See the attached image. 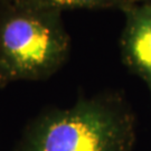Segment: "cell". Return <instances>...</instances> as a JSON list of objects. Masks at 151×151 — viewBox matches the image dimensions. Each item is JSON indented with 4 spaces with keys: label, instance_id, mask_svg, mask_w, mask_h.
I'll return each mask as SVG.
<instances>
[{
    "label": "cell",
    "instance_id": "1",
    "mask_svg": "<svg viewBox=\"0 0 151 151\" xmlns=\"http://www.w3.org/2000/svg\"><path fill=\"white\" fill-rule=\"evenodd\" d=\"M133 119L116 94L82 99L73 106L39 115L18 151H130Z\"/></svg>",
    "mask_w": 151,
    "mask_h": 151
},
{
    "label": "cell",
    "instance_id": "2",
    "mask_svg": "<svg viewBox=\"0 0 151 151\" xmlns=\"http://www.w3.org/2000/svg\"><path fill=\"white\" fill-rule=\"evenodd\" d=\"M70 50L62 12L11 1L0 5V87L48 78L66 63Z\"/></svg>",
    "mask_w": 151,
    "mask_h": 151
},
{
    "label": "cell",
    "instance_id": "3",
    "mask_svg": "<svg viewBox=\"0 0 151 151\" xmlns=\"http://www.w3.org/2000/svg\"><path fill=\"white\" fill-rule=\"evenodd\" d=\"M121 10L125 19L120 38L122 60L151 94V0H131Z\"/></svg>",
    "mask_w": 151,
    "mask_h": 151
},
{
    "label": "cell",
    "instance_id": "4",
    "mask_svg": "<svg viewBox=\"0 0 151 151\" xmlns=\"http://www.w3.org/2000/svg\"><path fill=\"white\" fill-rule=\"evenodd\" d=\"M18 5L36 9L63 12L73 9H121L131 0H8ZM7 1V2H8Z\"/></svg>",
    "mask_w": 151,
    "mask_h": 151
},
{
    "label": "cell",
    "instance_id": "5",
    "mask_svg": "<svg viewBox=\"0 0 151 151\" xmlns=\"http://www.w3.org/2000/svg\"><path fill=\"white\" fill-rule=\"evenodd\" d=\"M7 1H8V0H0V5H1V4H5Z\"/></svg>",
    "mask_w": 151,
    "mask_h": 151
}]
</instances>
